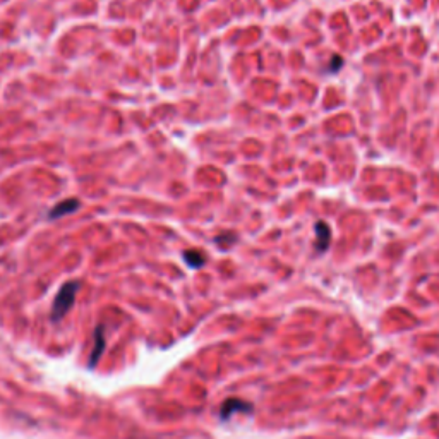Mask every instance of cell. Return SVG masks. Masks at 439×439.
<instances>
[{"label":"cell","instance_id":"cell-2","mask_svg":"<svg viewBox=\"0 0 439 439\" xmlns=\"http://www.w3.org/2000/svg\"><path fill=\"white\" fill-rule=\"evenodd\" d=\"M79 206L81 205H79L77 199H67V201H62L57 206L52 208L50 213H48V218L57 220V218H62V216H67V215H70V213L76 211Z\"/></svg>","mask_w":439,"mask_h":439},{"label":"cell","instance_id":"cell-7","mask_svg":"<svg viewBox=\"0 0 439 439\" xmlns=\"http://www.w3.org/2000/svg\"><path fill=\"white\" fill-rule=\"evenodd\" d=\"M331 62H333V64H331V67L328 70H338L341 65H343V59H341L340 55H335L333 59H331Z\"/></svg>","mask_w":439,"mask_h":439},{"label":"cell","instance_id":"cell-3","mask_svg":"<svg viewBox=\"0 0 439 439\" xmlns=\"http://www.w3.org/2000/svg\"><path fill=\"white\" fill-rule=\"evenodd\" d=\"M316 235H317L316 249H317V252H325L328 249V246H330V241H331V230H330V227H328V223H325V221H317Z\"/></svg>","mask_w":439,"mask_h":439},{"label":"cell","instance_id":"cell-5","mask_svg":"<svg viewBox=\"0 0 439 439\" xmlns=\"http://www.w3.org/2000/svg\"><path fill=\"white\" fill-rule=\"evenodd\" d=\"M184 261L190 266V268H201V266H205L206 258H205V254H203L201 251L190 249V251L184 252Z\"/></svg>","mask_w":439,"mask_h":439},{"label":"cell","instance_id":"cell-6","mask_svg":"<svg viewBox=\"0 0 439 439\" xmlns=\"http://www.w3.org/2000/svg\"><path fill=\"white\" fill-rule=\"evenodd\" d=\"M105 348V338H103V330L101 328H98V331H96V341H95V350L91 352V361H90V367L95 366L96 362H98V358L101 355V352H103Z\"/></svg>","mask_w":439,"mask_h":439},{"label":"cell","instance_id":"cell-1","mask_svg":"<svg viewBox=\"0 0 439 439\" xmlns=\"http://www.w3.org/2000/svg\"><path fill=\"white\" fill-rule=\"evenodd\" d=\"M79 283L77 282H69L65 285H62V288L57 294L55 300H53V309H52V317L53 319H62L67 314V310L72 307L74 300H76V294H77Z\"/></svg>","mask_w":439,"mask_h":439},{"label":"cell","instance_id":"cell-4","mask_svg":"<svg viewBox=\"0 0 439 439\" xmlns=\"http://www.w3.org/2000/svg\"><path fill=\"white\" fill-rule=\"evenodd\" d=\"M251 410V405H247V403H244L241 400H235V398H230V400H227L223 403V407H221V417L223 419H228L230 415L235 414L237 410Z\"/></svg>","mask_w":439,"mask_h":439}]
</instances>
